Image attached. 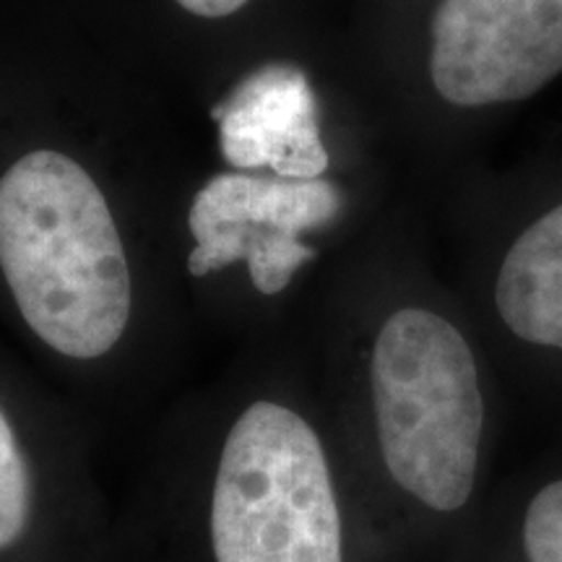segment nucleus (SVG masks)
<instances>
[{
  "mask_svg": "<svg viewBox=\"0 0 562 562\" xmlns=\"http://www.w3.org/2000/svg\"><path fill=\"white\" fill-rule=\"evenodd\" d=\"M102 562H357L355 513L318 425L256 393L112 510Z\"/></svg>",
  "mask_w": 562,
  "mask_h": 562,
  "instance_id": "1",
  "label": "nucleus"
},
{
  "mask_svg": "<svg viewBox=\"0 0 562 562\" xmlns=\"http://www.w3.org/2000/svg\"><path fill=\"white\" fill-rule=\"evenodd\" d=\"M0 273L42 347L100 364L133 321L125 245L97 180L58 149H34L0 175Z\"/></svg>",
  "mask_w": 562,
  "mask_h": 562,
  "instance_id": "2",
  "label": "nucleus"
},
{
  "mask_svg": "<svg viewBox=\"0 0 562 562\" xmlns=\"http://www.w3.org/2000/svg\"><path fill=\"white\" fill-rule=\"evenodd\" d=\"M372 438L383 480L417 516L453 518L480 474L484 396L467 336L427 307L383 321L368 360Z\"/></svg>",
  "mask_w": 562,
  "mask_h": 562,
  "instance_id": "3",
  "label": "nucleus"
},
{
  "mask_svg": "<svg viewBox=\"0 0 562 562\" xmlns=\"http://www.w3.org/2000/svg\"><path fill=\"white\" fill-rule=\"evenodd\" d=\"M339 209L341 193L323 178L216 175L195 193L188 211L193 235L188 271L201 279L243 261L256 292L277 297L315 256L302 235L331 222Z\"/></svg>",
  "mask_w": 562,
  "mask_h": 562,
  "instance_id": "4",
  "label": "nucleus"
},
{
  "mask_svg": "<svg viewBox=\"0 0 562 562\" xmlns=\"http://www.w3.org/2000/svg\"><path fill=\"white\" fill-rule=\"evenodd\" d=\"M562 74V0H440L430 79L456 108L537 94Z\"/></svg>",
  "mask_w": 562,
  "mask_h": 562,
  "instance_id": "5",
  "label": "nucleus"
},
{
  "mask_svg": "<svg viewBox=\"0 0 562 562\" xmlns=\"http://www.w3.org/2000/svg\"><path fill=\"white\" fill-rule=\"evenodd\" d=\"M110 518L79 463L45 456L0 393V562H102Z\"/></svg>",
  "mask_w": 562,
  "mask_h": 562,
  "instance_id": "6",
  "label": "nucleus"
},
{
  "mask_svg": "<svg viewBox=\"0 0 562 562\" xmlns=\"http://www.w3.org/2000/svg\"><path fill=\"white\" fill-rule=\"evenodd\" d=\"M224 159L240 170L269 167L284 180H318L328 170L311 81L273 63L243 79L214 108Z\"/></svg>",
  "mask_w": 562,
  "mask_h": 562,
  "instance_id": "7",
  "label": "nucleus"
},
{
  "mask_svg": "<svg viewBox=\"0 0 562 562\" xmlns=\"http://www.w3.org/2000/svg\"><path fill=\"white\" fill-rule=\"evenodd\" d=\"M495 305L518 339L562 351V203L513 243Z\"/></svg>",
  "mask_w": 562,
  "mask_h": 562,
  "instance_id": "8",
  "label": "nucleus"
},
{
  "mask_svg": "<svg viewBox=\"0 0 562 562\" xmlns=\"http://www.w3.org/2000/svg\"><path fill=\"white\" fill-rule=\"evenodd\" d=\"M526 562H562V480L533 495L524 516Z\"/></svg>",
  "mask_w": 562,
  "mask_h": 562,
  "instance_id": "9",
  "label": "nucleus"
},
{
  "mask_svg": "<svg viewBox=\"0 0 562 562\" xmlns=\"http://www.w3.org/2000/svg\"><path fill=\"white\" fill-rule=\"evenodd\" d=\"M180 9L201 19H224L232 16V13L243 11L250 0H175Z\"/></svg>",
  "mask_w": 562,
  "mask_h": 562,
  "instance_id": "10",
  "label": "nucleus"
}]
</instances>
